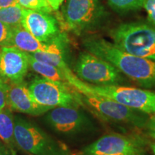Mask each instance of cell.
<instances>
[{
  "mask_svg": "<svg viewBox=\"0 0 155 155\" xmlns=\"http://www.w3.org/2000/svg\"><path fill=\"white\" fill-rule=\"evenodd\" d=\"M83 44L87 51L111 63L141 88L155 89V61L126 53L101 38H87Z\"/></svg>",
  "mask_w": 155,
  "mask_h": 155,
  "instance_id": "obj_1",
  "label": "cell"
},
{
  "mask_svg": "<svg viewBox=\"0 0 155 155\" xmlns=\"http://www.w3.org/2000/svg\"><path fill=\"white\" fill-rule=\"evenodd\" d=\"M70 86L78 91L96 94L145 114H155V91L123 85L96 86L85 83L67 68L63 70Z\"/></svg>",
  "mask_w": 155,
  "mask_h": 155,
  "instance_id": "obj_2",
  "label": "cell"
},
{
  "mask_svg": "<svg viewBox=\"0 0 155 155\" xmlns=\"http://www.w3.org/2000/svg\"><path fill=\"white\" fill-rule=\"evenodd\" d=\"M15 141L20 150L32 155H72L63 143L20 116L15 117Z\"/></svg>",
  "mask_w": 155,
  "mask_h": 155,
  "instance_id": "obj_3",
  "label": "cell"
},
{
  "mask_svg": "<svg viewBox=\"0 0 155 155\" xmlns=\"http://www.w3.org/2000/svg\"><path fill=\"white\" fill-rule=\"evenodd\" d=\"M77 97L81 106H86L95 115L106 121L141 129L145 127L149 119L145 113L96 94L77 91Z\"/></svg>",
  "mask_w": 155,
  "mask_h": 155,
  "instance_id": "obj_4",
  "label": "cell"
},
{
  "mask_svg": "<svg viewBox=\"0 0 155 155\" xmlns=\"http://www.w3.org/2000/svg\"><path fill=\"white\" fill-rule=\"evenodd\" d=\"M113 43L120 50L155 61V29L143 23L122 24L110 32Z\"/></svg>",
  "mask_w": 155,
  "mask_h": 155,
  "instance_id": "obj_5",
  "label": "cell"
},
{
  "mask_svg": "<svg viewBox=\"0 0 155 155\" xmlns=\"http://www.w3.org/2000/svg\"><path fill=\"white\" fill-rule=\"evenodd\" d=\"M73 73L83 82L96 86L122 85L127 81L113 65L89 52L79 55Z\"/></svg>",
  "mask_w": 155,
  "mask_h": 155,
  "instance_id": "obj_6",
  "label": "cell"
},
{
  "mask_svg": "<svg viewBox=\"0 0 155 155\" xmlns=\"http://www.w3.org/2000/svg\"><path fill=\"white\" fill-rule=\"evenodd\" d=\"M32 98L40 105L80 108L77 91L70 85L36 77L28 86Z\"/></svg>",
  "mask_w": 155,
  "mask_h": 155,
  "instance_id": "obj_7",
  "label": "cell"
},
{
  "mask_svg": "<svg viewBox=\"0 0 155 155\" xmlns=\"http://www.w3.org/2000/svg\"><path fill=\"white\" fill-rule=\"evenodd\" d=\"M99 0H67L63 9L67 30L80 34L94 28L104 15Z\"/></svg>",
  "mask_w": 155,
  "mask_h": 155,
  "instance_id": "obj_8",
  "label": "cell"
},
{
  "mask_svg": "<svg viewBox=\"0 0 155 155\" xmlns=\"http://www.w3.org/2000/svg\"><path fill=\"white\" fill-rule=\"evenodd\" d=\"M146 141L137 135L108 134L83 150L86 155H145Z\"/></svg>",
  "mask_w": 155,
  "mask_h": 155,
  "instance_id": "obj_9",
  "label": "cell"
},
{
  "mask_svg": "<svg viewBox=\"0 0 155 155\" xmlns=\"http://www.w3.org/2000/svg\"><path fill=\"white\" fill-rule=\"evenodd\" d=\"M45 119L54 130L65 135H76L93 127L91 121L79 108H53L48 111Z\"/></svg>",
  "mask_w": 155,
  "mask_h": 155,
  "instance_id": "obj_10",
  "label": "cell"
},
{
  "mask_svg": "<svg viewBox=\"0 0 155 155\" xmlns=\"http://www.w3.org/2000/svg\"><path fill=\"white\" fill-rule=\"evenodd\" d=\"M21 25L39 41L48 43L61 35L58 22L50 13L23 9Z\"/></svg>",
  "mask_w": 155,
  "mask_h": 155,
  "instance_id": "obj_11",
  "label": "cell"
},
{
  "mask_svg": "<svg viewBox=\"0 0 155 155\" xmlns=\"http://www.w3.org/2000/svg\"><path fill=\"white\" fill-rule=\"evenodd\" d=\"M29 68L28 53L12 46L2 47L0 58V78L7 83L22 82Z\"/></svg>",
  "mask_w": 155,
  "mask_h": 155,
  "instance_id": "obj_12",
  "label": "cell"
},
{
  "mask_svg": "<svg viewBox=\"0 0 155 155\" xmlns=\"http://www.w3.org/2000/svg\"><path fill=\"white\" fill-rule=\"evenodd\" d=\"M7 106L12 111L32 116L42 115L53 108L38 104L32 98L28 86L24 81L19 83H9Z\"/></svg>",
  "mask_w": 155,
  "mask_h": 155,
  "instance_id": "obj_13",
  "label": "cell"
},
{
  "mask_svg": "<svg viewBox=\"0 0 155 155\" xmlns=\"http://www.w3.org/2000/svg\"><path fill=\"white\" fill-rule=\"evenodd\" d=\"M67 40L66 35L62 33L58 38L48 42V48L45 51L29 54L37 61L53 65L63 71L68 68L65 59Z\"/></svg>",
  "mask_w": 155,
  "mask_h": 155,
  "instance_id": "obj_14",
  "label": "cell"
},
{
  "mask_svg": "<svg viewBox=\"0 0 155 155\" xmlns=\"http://www.w3.org/2000/svg\"><path fill=\"white\" fill-rule=\"evenodd\" d=\"M11 46L28 53L45 51L48 48V42L45 43L38 40L27 31L22 25L12 28Z\"/></svg>",
  "mask_w": 155,
  "mask_h": 155,
  "instance_id": "obj_15",
  "label": "cell"
},
{
  "mask_svg": "<svg viewBox=\"0 0 155 155\" xmlns=\"http://www.w3.org/2000/svg\"><path fill=\"white\" fill-rule=\"evenodd\" d=\"M0 139L6 146L13 150L15 141V116L12 110L6 106L0 111Z\"/></svg>",
  "mask_w": 155,
  "mask_h": 155,
  "instance_id": "obj_16",
  "label": "cell"
},
{
  "mask_svg": "<svg viewBox=\"0 0 155 155\" xmlns=\"http://www.w3.org/2000/svg\"><path fill=\"white\" fill-rule=\"evenodd\" d=\"M28 55L30 68L33 70L35 72L38 73L43 78L49 79V80L69 85L67 82L63 70L37 61L29 53H28Z\"/></svg>",
  "mask_w": 155,
  "mask_h": 155,
  "instance_id": "obj_17",
  "label": "cell"
},
{
  "mask_svg": "<svg viewBox=\"0 0 155 155\" xmlns=\"http://www.w3.org/2000/svg\"><path fill=\"white\" fill-rule=\"evenodd\" d=\"M23 9L19 4L0 9V22L11 28L22 25Z\"/></svg>",
  "mask_w": 155,
  "mask_h": 155,
  "instance_id": "obj_18",
  "label": "cell"
},
{
  "mask_svg": "<svg viewBox=\"0 0 155 155\" xmlns=\"http://www.w3.org/2000/svg\"><path fill=\"white\" fill-rule=\"evenodd\" d=\"M112 8L117 11L137 10L144 7L146 0H107Z\"/></svg>",
  "mask_w": 155,
  "mask_h": 155,
  "instance_id": "obj_19",
  "label": "cell"
},
{
  "mask_svg": "<svg viewBox=\"0 0 155 155\" xmlns=\"http://www.w3.org/2000/svg\"><path fill=\"white\" fill-rule=\"evenodd\" d=\"M17 3L25 9L51 13V8L47 0H17Z\"/></svg>",
  "mask_w": 155,
  "mask_h": 155,
  "instance_id": "obj_20",
  "label": "cell"
},
{
  "mask_svg": "<svg viewBox=\"0 0 155 155\" xmlns=\"http://www.w3.org/2000/svg\"><path fill=\"white\" fill-rule=\"evenodd\" d=\"M12 28L0 22V47L11 46Z\"/></svg>",
  "mask_w": 155,
  "mask_h": 155,
  "instance_id": "obj_21",
  "label": "cell"
},
{
  "mask_svg": "<svg viewBox=\"0 0 155 155\" xmlns=\"http://www.w3.org/2000/svg\"><path fill=\"white\" fill-rule=\"evenodd\" d=\"M9 83L0 78V111L7 106V96Z\"/></svg>",
  "mask_w": 155,
  "mask_h": 155,
  "instance_id": "obj_22",
  "label": "cell"
},
{
  "mask_svg": "<svg viewBox=\"0 0 155 155\" xmlns=\"http://www.w3.org/2000/svg\"><path fill=\"white\" fill-rule=\"evenodd\" d=\"M144 7L147 12L150 22L155 25V0H146Z\"/></svg>",
  "mask_w": 155,
  "mask_h": 155,
  "instance_id": "obj_23",
  "label": "cell"
},
{
  "mask_svg": "<svg viewBox=\"0 0 155 155\" xmlns=\"http://www.w3.org/2000/svg\"><path fill=\"white\" fill-rule=\"evenodd\" d=\"M144 128L146 129L147 134L151 138L155 139V116L148 119Z\"/></svg>",
  "mask_w": 155,
  "mask_h": 155,
  "instance_id": "obj_24",
  "label": "cell"
},
{
  "mask_svg": "<svg viewBox=\"0 0 155 155\" xmlns=\"http://www.w3.org/2000/svg\"><path fill=\"white\" fill-rule=\"evenodd\" d=\"M47 2L49 4L53 10H58L59 7L63 3L64 0H47Z\"/></svg>",
  "mask_w": 155,
  "mask_h": 155,
  "instance_id": "obj_25",
  "label": "cell"
},
{
  "mask_svg": "<svg viewBox=\"0 0 155 155\" xmlns=\"http://www.w3.org/2000/svg\"><path fill=\"white\" fill-rule=\"evenodd\" d=\"M17 0H0V9L17 5Z\"/></svg>",
  "mask_w": 155,
  "mask_h": 155,
  "instance_id": "obj_26",
  "label": "cell"
},
{
  "mask_svg": "<svg viewBox=\"0 0 155 155\" xmlns=\"http://www.w3.org/2000/svg\"><path fill=\"white\" fill-rule=\"evenodd\" d=\"M0 155H10V149L7 148L5 144L0 142Z\"/></svg>",
  "mask_w": 155,
  "mask_h": 155,
  "instance_id": "obj_27",
  "label": "cell"
},
{
  "mask_svg": "<svg viewBox=\"0 0 155 155\" xmlns=\"http://www.w3.org/2000/svg\"><path fill=\"white\" fill-rule=\"evenodd\" d=\"M150 147L151 149H152L153 153H154V154L155 155V143H152V144H150Z\"/></svg>",
  "mask_w": 155,
  "mask_h": 155,
  "instance_id": "obj_28",
  "label": "cell"
},
{
  "mask_svg": "<svg viewBox=\"0 0 155 155\" xmlns=\"http://www.w3.org/2000/svg\"><path fill=\"white\" fill-rule=\"evenodd\" d=\"M10 155H17L16 153H15V152L13 150H12V149H10Z\"/></svg>",
  "mask_w": 155,
  "mask_h": 155,
  "instance_id": "obj_29",
  "label": "cell"
},
{
  "mask_svg": "<svg viewBox=\"0 0 155 155\" xmlns=\"http://www.w3.org/2000/svg\"><path fill=\"white\" fill-rule=\"evenodd\" d=\"M2 53V47H0V58H1Z\"/></svg>",
  "mask_w": 155,
  "mask_h": 155,
  "instance_id": "obj_30",
  "label": "cell"
},
{
  "mask_svg": "<svg viewBox=\"0 0 155 155\" xmlns=\"http://www.w3.org/2000/svg\"><path fill=\"white\" fill-rule=\"evenodd\" d=\"M96 155H104V154H96Z\"/></svg>",
  "mask_w": 155,
  "mask_h": 155,
  "instance_id": "obj_31",
  "label": "cell"
}]
</instances>
